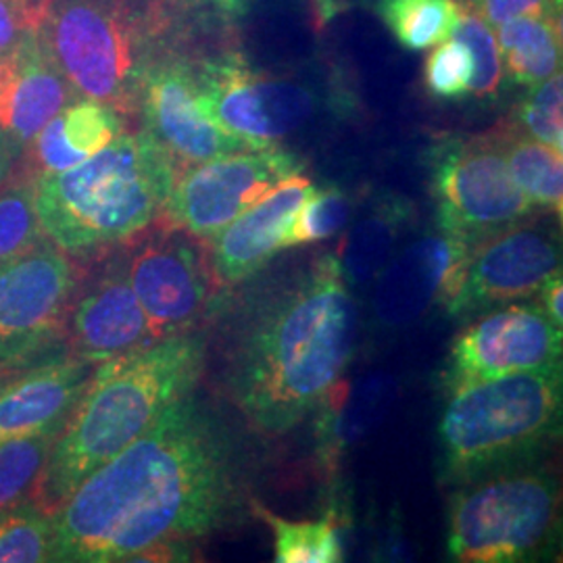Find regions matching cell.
I'll return each mask as SVG.
<instances>
[{
    "instance_id": "f546056e",
    "label": "cell",
    "mask_w": 563,
    "mask_h": 563,
    "mask_svg": "<svg viewBox=\"0 0 563 563\" xmlns=\"http://www.w3.org/2000/svg\"><path fill=\"white\" fill-rule=\"evenodd\" d=\"M44 241L36 207L34 181H21L0 192V262L30 251Z\"/></svg>"
},
{
    "instance_id": "277c9868",
    "label": "cell",
    "mask_w": 563,
    "mask_h": 563,
    "mask_svg": "<svg viewBox=\"0 0 563 563\" xmlns=\"http://www.w3.org/2000/svg\"><path fill=\"white\" fill-rule=\"evenodd\" d=\"M180 167L148 132H132L90 159L34 180L42 234L71 257L132 241L163 218Z\"/></svg>"
},
{
    "instance_id": "44dd1931",
    "label": "cell",
    "mask_w": 563,
    "mask_h": 563,
    "mask_svg": "<svg viewBox=\"0 0 563 563\" xmlns=\"http://www.w3.org/2000/svg\"><path fill=\"white\" fill-rule=\"evenodd\" d=\"M123 132L120 111L104 102H69L32 141V159L41 174L65 172L97 155Z\"/></svg>"
},
{
    "instance_id": "5bb4252c",
    "label": "cell",
    "mask_w": 563,
    "mask_h": 563,
    "mask_svg": "<svg viewBox=\"0 0 563 563\" xmlns=\"http://www.w3.org/2000/svg\"><path fill=\"white\" fill-rule=\"evenodd\" d=\"M562 328L537 302H507L476 316L451 346L446 395L470 384L562 363Z\"/></svg>"
},
{
    "instance_id": "7a4b0ae2",
    "label": "cell",
    "mask_w": 563,
    "mask_h": 563,
    "mask_svg": "<svg viewBox=\"0 0 563 563\" xmlns=\"http://www.w3.org/2000/svg\"><path fill=\"white\" fill-rule=\"evenodd\" d=\"M357 305L341 260L323 255L269 302L242 339L230 395L242 416L278 437L313 413L357 344Z\"/></svg>"
},
{
    "instance_id": "603a6c76",
    "label": "cell",
    "mask_w": 563,
    "mask_h": 563,
    "mask_svg": "<svg viewBox=\"0 0 563 563\" xmlns=\"http://www.w3.org/2000/svg\"><path fill=\"white\" fill-rule=\"evenodd\" d=\"M516 186L534 209L562 218V151L534 141L518 130L495 134Z\"/></svg>"
},
{
    "instance_id": "4dcf8cb0",
    "label": "cell",
    "mask_w": 563,
    "mask_h": 563,
    "mask_svg": "<svg viewBox=\"0 0 563 563\" xmlns=\"http://www.w3.org/2000/svg\"><path fill=\"white\" fill-rule=\"evenodd\" d=\"M453 36L470 48L474 59L472 97L481 101L497 97V92L504 86L505 76L495 30L488 23H484L476 13L463 9L462 21Z\"/></svg>"
},
{
    "instance_id": "ab89813d",
    "label": "cell",
    "mask_w": 563,
    "mask_h": 563,
    "mask_svg": "<svg viewBox=\"0 0 563 563\" xmlns=\"http://www.w3.org/2000/svg\"><path fill=\"white\" fill-rule=\"evenodd\" d=\"M30 2H32V4H36V7L42 9V11H46V2H48V0H30Z\"/></svg>"
},
{
    "instance_id": "cb8c5ba5",
    "label": "cell",
    "mask_w": 563,
    "mask_h": 563,
    "mask_svg": "<svg viewBox=\"0 0 563 563\" xmlns=\"http://www.w3.org/2000/svg\"><path fill=\"white\" fill-rule=\"evenodd\" d=\"M376 11L407 51H428L453 38L463 15L460 0H378Z\"/></svg>"
},
{
    "instance_id": "ac0fdd59",
    "label": "cell",
    "mask_w": 563,
    "mask_h": 563,
    "mask_svg": "<svg viewBox=\"0 0 563 563\" xmlns=\"http://www.w3.org/2000/svg\"><path fill=\"white\" fill-rule=\"evenodd\" d=\"M313 188L301 172L282 180L209 241L211 267L220 286L241 284L280 253L288 225Z\"/></svg>"
},
{
    "instance_id": "1f68e13d",
    "label": "cell",
    "mask_w": 563,
    "mask_h": 563,
    "mask_svg": "<svg viewBox=\"0 0 563 563\" xmlns=\"http://www.w3.org/2000/svg\"><path fill=\"white\" fill-rule=\"evenodd\" d=\"M474 59L460 38H449L434 46L423 67L426 90L441 101H460L472 95Z\"/></svg>"
},
{
    "instance_id": "7402d4cb",
    "label": "cell",
    "mask_w": 563,
    "mask_h": 563,
    "mask_svg": "<svg viewBox=\"0 0 563 563\" xmlns=\"http://www.w3.org/2000/svg\"><path fill=\"white\" fill-rule=\"evenodd\" d=\"M495 38L509 84L530 88L562 71V15L507 21Z\"/></svg>"
},
{
    "instance_id": "74e56055",
    "label": "cell",
    "mask_w": 563,
    "mask_h": 563,
    "mask_svg": "<svg viewBox=\"0 0 563 563\" xmlns=\"http://www.w3.org/2000/svg\"><path fill=\"white\" fill-rule=\"evenodd\" d=\"M15 162H18V155L11 151V146L0 136V184L7 180V176L11 174Z\"/></svg>"
},
{
    "instance_id": "8d00e7d4",
    "label": "cell",
    "mask_w": 563,
    "mask_h": 563,
    "mask_svg": "<svg viewBox=\"0 0 563 563\" xmlns=\"http://www.w3.org/2000/svg\"><path fill=\"white\" fill-rule=\"evenodd\" d=\"M209 2H213L218 9H222L223 13H230V15H244L255 4V0H209Z\"/></svg>"
},
{
    "instance_id": "d4e9b609",
    "label": "cell",
    "mask_w": 563,
    "mask_h": 563,
    "mask_svg": "<svg viewBox=\"0 0 563 563\" xmlns=\"http://www.w3.org/2000/svg\"><path fill=\"white\" fill-rule=\"evenodd\" d=\"M65 423H51L0 443V509L34 499L51 451Z\"/></svg>"
},
{
    "instance_id": "3957f363",
    "label": "cell",
    "mask_w": 563,
    "mask_h": 563,
    "mask_svg": "<svg viewBox=\"0 0 563 563\" xmlns=\"http://www.w3.org/2000/svg\"><path fill=\"white\" fill-rule=\"evenodd\" d=\"M202 363L205 341L192 332L97 363L84 397L55 441L34 501L53 514L172 402L195 390Z\"/></svg>"
},
{
    "instance_id": "e0dca14e",
    "label": "cell",
    "mask_w": 563,
    "mask_h": 563,
    "mask_svg": "<svg viewBox=\"0 0 563 563\" xmlns=\"http://www.w3.org/2000/svg\"><path fill=\"white\" fill-rule=\"evenodd\" d=\"M80 97L63 76L44 30L36 27L4 60L0 84V136L20 157L42 128Z\"/></svg>"
},
{
    "instance_id": "ba28073f",
    "label": "cell",
    "mask_w": 563,
    "mask_h": 563,
    "mask_svg": "<svg viewBox=\"0 0 563 563\" xmlns=\"http://www.w3.org/2000/svg\"><path fill=\"white\" fill-rule=\"evenodd\" d=\"M76 265L51 241L0 262V369L25 372L67 355Z\"/></svg>"
},
{
    "instance_id": "30bf717a",
    "label": "cell",
    "mask_w": 563,
    "mask_h": 563,
    "mask_svg": "<svg viewBox=\"0 0 563 563\" xmlns=\"http://www.w3.org/2000/svg\"><path fill=\"white\" fill-rule=\"evenodd\" d=\"M560 272L562 239L555 225L523 220L470 249L444 305L451 318L470 320L530 299Z\"/></svg>"
},
{
    "instance_id": "f35d334b",
    "label": "cell",
    "mask_w": 563,
    "mask_h": 563,
    "mask_svg": "<svg viewBox=\"0 0 563 563\" xmlns=\"http://www.w3.org/2000/svg\"><path fill=\"white\" fill-rule=\"evenodd\" d=\"M27 372V369H25ZM23 372H13V369H0V395L11 386V384L15 383L18 378H20Z\"/></svg>"
},
{
    "instance_id": "d590c367",
    "label": "cell",
    "mask_w": 563,
    "mask_h": 563,
    "mask_svg": "<svg viewBox=\"0 0 563 563\" xmlns=\"http://www.w3.org/2000/svg\"><path fill=\"white\" fill-rule=\"evenodd\" d=\"M541 295L539 305L543 307L544 313L551 318V322L558 323L560 328L563 325V282L562 272L551 276L549 280L544 282L541 290L537 292Z\"/></svg>"
},
{
    "instance_id": "d6986e66",
    "label": "cell",
    "mask_w": 563,
    "mask_h": 563,
    "mask_svg": "<svg viewBox=\"0 0 563 563\" xmlns=\"http://www.w3.org/2000/svg\"><path fill=\"white\" fill-rule=\"evenodd\" d=\"M470 249L472 244L444 232L409 244L376 284V316L386 325H405L444 302Z\"/></svg>"
},
{
    "instance_id": "d6a6232c",
    "label": "cell",
    "mask_w": 563,
    "mask_h": 563,
    "mask_svg": "<svg viewBox=\"0 0 563 563\" xmlns=\"http://www.w3.org/2000/svg\"><path fill=\"white\" fill-rule=\"evenodd\" d=\"M395 236L397 230L393 225V220L376 218L362 223L353 232L344 260L341 262L344 276H351L357 282L369 280L390 253Z\"/></svg>"
},
{
    "instance_id": "ffe728a7",
    "label": "cell",
    "mask_w": 563,
    "mask_h": 563,
    "mask_svg": "<svg viewBox=\"0 0 563 563\" xmlns=\"http://www.w3.org/2000/svg\"><path fill=\"white\" fill-rule=\"evenodd\" d=\"M97 363L76 355L42 363L23 372L0 395V443L67 422L78 407Z\"/></svg>"
},
{
    "instance_id": "f1b7e54d",
    "label": "cell",
    "mask_w": 563,
    "mask_h": 563,
    "mask_svg": "<svg viewBox=\"0 0 563 563\" xmlns=\"http://www.w3.org/2000/svg\"><path fill=\"white\" fill-rule=\"evenodd\" d=\"M563 81L562 71L530 86L514 113V130L534 141L562 151L563 148Z\"/></svg>"
},
{
    "instance_id": "836d02e7",
    "label": "cell",
    "mask_w": 563,
    "mask_h": 563,
    "mask_svg": "<svg viewBox=\"0 0 563 563\" xmlns=\"http://www.w3.org/2000/svg\"><path fill=\"white\" fill-rule=\"evenodd\" d=\"M463 9L476 13L493 30L520 18L562 15V0H460Z\"/></svg>"
},
{
    "instance_id": "e575fe53",
    "label": "cell",
    "mask_w": 563,
    "mask_h": 563,
    "mask_svg": "<svg viewBox=\"0 0 563 563\" xmlns=\"http://www.w3.org/2000/svg\"><path fill=\"white\" fill-rule=\"evenodd\" d=\"M44 11L30 0H0V63L11 59L30 32L41 27Z\"/></svg>"
},
{
    "instance_id": "9a60e30c",
    "label": "cell",
    "mask_w": 563,
    "mask_h": 563,
    "mask_svg": "<svg viewBox=\"0 0 563 563\" xmlns=\"http://www.w3.org/2000/svg\"><path fill=\"white\" fill-rule=\"evenodd\" d=\"M144 132L162 144L178 167L251 148L211 120L199 101L197 69L186 60L148 65L139 95Z\"/></svg>"
},
{
    "instance_id": "8fae6325",
    "label": "cell",
    "mask_w": 563,
    "mask_h": 563,
    "mask_svg": "<svg viewBox=\"0 0 563 563\" xmlns=\"http://www.w3.org/2000/svg\"><path fill=\"white\" fill-rule=\"evenodd\" d=\"M123 262L157 341L192 332L220 288L205 242L174 223L136 242Z\"/></svg>"
},
{
    "instance_id": "4fadbf2b",
    "label": "cell",
    "mask_w": 563,
    "mask_h": 563,
    "mask_svg": "<svg viewBox=\"0 0 563 563\" xmlns=\"http://www.w3.org/2000/svg\"><path fill=\"white\" fill-rule=\"evenodd\" d=\"M197 80L205 113L251 148L278 144L316 113L311 90L299 81L263 76L241 55L205 63Z\"/></svg>"
},
{
    "instance_id": "8992f818",
    "label": "cell",
    "mask_w": 563,
    "mask_h": 563,
    "mask_svg": "<svg viewBox=\"0 0 563 563\" xmlns=\"http://www.w3.org/2000/svg\"><path fill=\"white\" fill-rule=\"evenodd\" d=\"M457 488L446 530L451 560L537 562L560 543L562 488L555 476L520 467Z\"/></svg>"
},
{
    "instance_id": "484cf974",
    "label": "cell",
    "mask_w": 563,
    "mask_h": 563,
    "mask_svg": "<svg viewBox=\"0 0 563 563\" xmlns=\"http://www.w3.org/2000/svg\"><path fill=\"white\" fill-rule=\"evenodd\" d=\"M257 516L274 532V553L278 563L342 562V541L330 520L292 522L255 505Z\"/></svg>"
},
{
    "instance_id": "2e32d148",
    "label": "cell",
    "mask_w": 563,
    "mask_h": 563,
    "mask_svg": "<svg viewBox=\"0 0 563 563\" xmlns=\"http://www.w3.org/2000/svg\"><path fill=\"white\" fill-rule=\"evenodd\" d=\"M155 342L151 322L128 280L123 255L102 263L69 305L67 346L71 355L101 363Z\"/></svg>"
},
{
    "instance_id": "60d3db41",
    "label": "cell",
    "mask_w": 563,
    "mask_h": 563,
    "mask_svg": "<svg viewBox=\"0 0 563 563\" xmlns=\"http://www.w3.org/2000/svg\"><path fill=\"white\" fill-rule=\"evenodd\" d=\"M2 74H4V63H0V84H2Z\"/></svg>"
},
{
    "instance_id": "52a82bcc",
    "label": "cell",
    "mask_w": 563,
    "mask_h": 563,
    "mask_svg": "<svg viewBox=\"0 0 563 563\" xmlns=\"http://www.w3.org/2000/svg\"><path fill=\"white\" fill-rule=\"evenodd\" d=\"M42 30L80 99L134 111L148 63L130 0H48Z\"/></svg>"
},
{
    "instance_id": "5b68a950",
    "label": "cell",
    "mask_w": 563,
    "mask_h": 563,
    "mask_svg": "<svg viewBox=\"0 0 563 563\" xmlns=\"http://www.w3.org/2000/svg\"><path fill=\"white\" fill-rule=\"evenodd\" d=\"M562 363L463 386L439 422V474L462 486L534 462L562 434Z\"/></svg>"
},
{
    "instance_id": "6da1fadb",
    "label": "cell",
    "mask_w": 563,
    "mask_h": 563,
    "mask_svg": "<svg viewBox=\"0 0 563 563\" xmlns=\"http://www.w3.org/2000/svg\"><path fill=\"white\" fill-rule=\"evenodd\" d=\"M242 509L236 446L188 393L51 514L53 562L186 560L188 543L239 522Z\"/></svg>"
},
{
    "instance_id": "7c38bea8",
    "label": "cell",
    "mask_w": 563,
    "mask_h": 563,
    "mask_svg": "<svg viewBox=\"0 0 563 563\" xmlns=\"http://www.w3.org/2000/svg\"><path fill=\"white\" fill-rule=\"evenodd\" d=\"M301 169V162L278 144L188 165L178 172L163 218L209 242L274 186Z\"/></svg>"
},
{
    "instance_id": "83f0119b",
    "label": "cell",
    "mask_w": 563,
    "mask_h": 563,
    "mask_svg": "<svg viewBox=\"0 0 563 563\" xmlns=\"http://www.w3.org/2000/svg\"><path fill=\"white\" fill-rule=\"evenodd\" d=\"M351 220V201L339 188H313L297 209L284 234V249L328 241L341 234Z\"/></svg>"
},
{
    "instance_id": "4316f807",
    "label": "cell",
    "mask_w": 563,
    "mask_h": 563,
    "mask_svg": "<svg viewBox=\"0 0 563 563\" xmlns=\"http://www.w3.org/2000/svg\"><path fill=\"white\" fill-rule=\"evenodd\" d=\"M53 562L51 514L34 499L0 509V563Z\"/></svg>"
},
{
    "instance_id": "9c48e42d",
    "label": "cell",
    "mask_w": 563,
    "mask_h": 563,
    "mask_svg": "<svg viewBox=\"0 0 563 563\" xmlns=\"http://www.w3.org/2000/svg\"><path fill=\"white\" fill-rule=\"evenodd\" d=\"M432 188L441 232L472 246L534 211L511 178L497 136L441 142L432 151Z\"/></svg>"
}]
</instances>
